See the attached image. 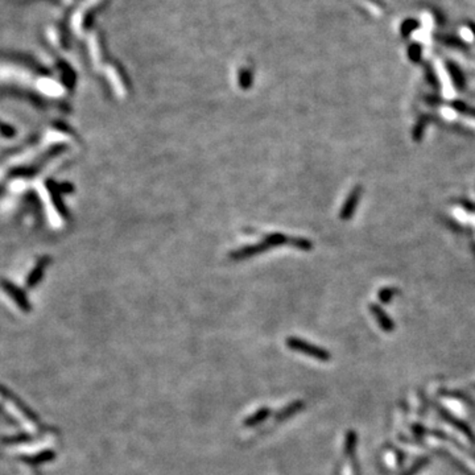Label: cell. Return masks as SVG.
Masks as SVG:
<instances>
[{
  "label": "cell",
  "instance_id": "obj_4",
  "mask_svg": "<svg viewBox=\"0 0 475 475\" xmlns=\"http://www.w3.org/2000/svg\"><path fill=\"white\" fill-rule=\"evenodd\" d=\"M269 246L266 243V242H263V243L257 244V246H250V247L246 248H241V250L235 251V252L231 253V257L235 260H241V259H246V257L253 256V255H257V253L263 252V251L268 250Z\"/></svg>",
  "mask_w": 475,
  "mask_h": 475
},
{
  "label": "cell",
  "instance_id": "obj_12",
  "mask_svg": "<svg viewBox=\"0 0 475 475\" xmlns=\"http://www.w3.org/2000/svg\"><path fill=\"white\" fill-rule=\"evenodd\" d=\"M239 83H241V88L247 89L251 83V74L250 72L247 70H242L241 75H239Z\"/></svg>",
  "mask_w": 475,
  "mask_h": 475
},
{
  "label": "cell",
  "instance_id": "obj_5",
  "mask_svg": "<svg viewBox=\"0 0 475 475\" xmlns=\"http://www.w3.org/2000/svg\"><path fill=\"white\" fill-rule=\"evenodd\" d=\"M269 413H271V409L269 408H260L256 413H253L252 416L247 417L246 421H244V425L246 426H253L260 424L262 421H264L266 419H268Z\"/></svg>",
  "mask_w": 475,
  "mask_h": 475
},
{
  "label": "cell",
  "instance_id": "obj_6",
  "mask_svg": "<svg viewBox=\"0 0 475 475\" xmlns=\"http://www.w3.org/2000/svg\"><path fill=\"white\" fill-rule=\"evenodd\" d=\"M54 458V453L53 451H44V453H40L38 456L36 457H31V458H27V462L33 463V465H40L41 462H47V461L53 460Z\"/></svg>",
  "mask_w": 475,
  "mask_h": 475
},
{
  "label": "cell",
  "instance_id": "obj_7",
  "mask_svg": "<svg viewBox=\"0 0 475 475\" xmlns=\"http://www.w3.org/2000/svg\"><path fill=\"white\" fill-rule=\"evenodd\" d=\"M288 242V238L283 234H271L267 236L266 243L268 244L269 247H273V246H282V244H285Z\"/></svg>",
  "mask_w": 475,
  "mask_h": 475
},
{
  "label": "cell",
  "instance_id": "obj_11",
  "mask_svg": "<svg viewBox=\"0 0 475 475\" xmlns=\"http://www.w3.org/2000/svg\"><path fill=\"white\" fill-rule=\"evenodd\" d=\"M292 244L296 246L297 248H300V250H310L312 248V243L307 239H303V238H298V239H292Z\"/></svg>",
  "mask_w": 475,
  "mask_h": 475
},
{
  "label": "cell",
  "instance_id": "obj_1",
  "mask_svg": "<svg viewBox=\"0 0 475 475\" xmlns=\"http://www.w3.org/2000/svg\"><path fill=\"white\" fill-rule=\"evenodd\" d=\"M287 344L291 350L298 351V353H303L305 354V355H309L312 356V358H314V359L321 360V362H328V360L330 359V353H329V351L323 350L322 347L316 346V344H312L309 343V342L303 341L300 338H288Z\"/></svg>",
  "mask_w": 475,
  "mask_h": 475
},
{
  "label": "cell",
  "instance_id": "obj_14",
  "mask_svg": "<svg viewBox=\"0 0 475 475\" xmlns=\"http://www.w3.org/2000/svg\"><path fill=\"white\" fill-rule=\"evenodd\" d=\"M474 387H475V385H474Z\"/></svg>",
  "mask_w": 475,
  "mask_h": 475
},
{
  "label": "cell",
  "instance_id": "obj_9",
  "mask_svg": "<svg viewBox=\"0 0 475 475\" xmlns=\"http://www.w3.org/2000/svg\"><path fill=\"white\" fill-rule=\"evenodd\" d=\"M395 293H396V289H395V288H384V289H381V291L379 292V300L384 304L390 303V301L394 298Z\"/></svg>",
  "mask_w": 475,
  "mask_h": 475
},
{
  "label": "cell",
  "instance_id": "obj_3",
  "mask_svg": "<svg viewBox=\"0 0 475 475\" xmlns=\"http://www.w3.org/2000/svg\"><path fill=\"white\" fill-rule=\"evenodd\" d=\"M370 310H371L375 319L378 321V323L384 332H392V330H394V322H392V319L387 316V313L381 309L380 307H378L375 304H372L371 307H370Z\"/></svg>",
  "mask_w": 475,
  "mask_h": 475
},
{
  "label": "cell",
  "instance_id": "obj_8",
  "mask_svg": "<svg viewBox=\"0 0 475 475\" xmlns=\"http://www.w3.org/2000/svg\"><path fill=\"white\" fill-rule=\"evenodd\" d=\"M417 27H419L417 21H416V20L409 19V20H405V21L403 23L400 31H401V33H403L404 37H406V36H409L411 33H412V32L417 28Z\"/></svg>",
  "mask_w": 475,
  "mask_h": 475
},
{
  "label": "cell",
  "instance_id": "obj_2",
  "mask_svg": "<svg viewBox=\"0 0 475 475\" xmlns=\"http://www.w3.org/2000/svg\"><path fill=\"white\" fill-rule=\"evenodd\" d=\"M360 197H362V188H360V186H355V188L353 189V191L349 194V197L346 198L343 206H342L341 219L346 221V219H350L351 217L354 215L356 206H358V203H359L360 201Z\"/></svg>",
  "mask_w": 475,
  "mask_h": 475
},
{
  "label": "cell",
  "instance_id": "obj_10",
  "mask_svg": "<svg viewBox=\"0 0 475 475\" xmlns=\"http://www.w3.org/2000/svg\"><path fill=\"white\" fill-rule=\"evenodd\" d=\"M408 56L412 61H420L421 57V47L419 44H412L408 49Z\"/></svg>",
  "mask_w": 475,
  "mask_h": 475
},
{
  "label": "cell",
  "instance_id": "obj_13",
  "mask_svg": "<svg viewBox=\"0 0 475 475\" xmlns=\"http://www.w3.org/2000/svg\"><path fill=\"white\" fill-rule=\"evenodd\" d=\"M28 440H31L29 436L20 435V436H17V437L4 438V442H6V444H13V442H24V441H28Z\"/></svg>",
  "mask_w": 475,
  "mask_h": 475
}]
</instances>
